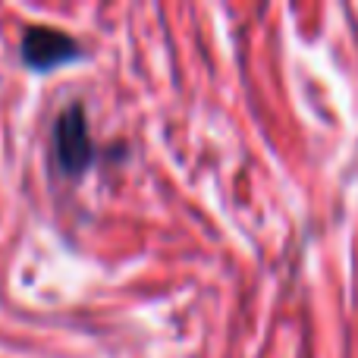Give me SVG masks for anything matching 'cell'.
Returning <instances> with one entry per match:
<instances>
[{
	"mask_svg": "<svg viewBox=\"0 0 358 358\" xmlns=\"http://www.w3.org/2000/svg\"><path fill=\"white\" fill-rule=\"evenodd\" d=\"M101 151L88 129V113L82 101H69L50 126V161L57 173L69 182H79L98 164Z\"/></svg>",
	"mask_w": 358,
	"mask_h": 358,
	"instance_id": "1",
	"label": "cell"
},
{
	"mask_svg": "<svg viewBox=\"0 0 358 358\" xmlns=\"http://www.w3.org/2000/svg\"><path fill=\"white\" fill-rule=\"evenodd\" d=\"M19 60L29 73L48 76L54 69H63L69 63L85 60V48L76 35L63 29H54V25H41L31 22L22 29L19 35Z\"/></svg>",
	"mask_w": 358,
	"mask_h": 358,
	"instance_id": "2",
	"label": "cell"
}]
</instances>
